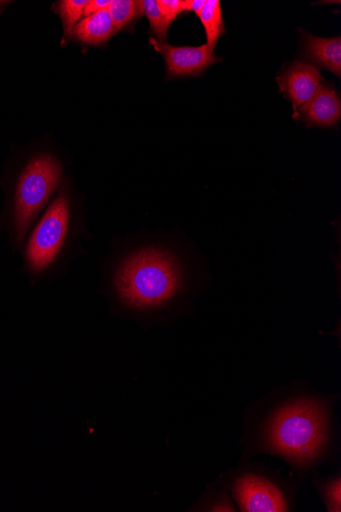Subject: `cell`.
I'll use <instances>...</instances> for the list:
<instances>
[{
  "mask_svg": "<svg viewBox=\"0 0 341 512\" xmlns=\"http://www.w3.org/2000/svg\"><path fill=\"white\" fill-rule=\"evenodd\" d=\"M99 265L106 287L122 308L154 314L184 296L198 264L182 240L138 236L113 243Z\"/></svg>",
  "mask_w": 341,
  "mask_h": 512,
  "instance_id": "cell-1",
  "label": "cell"
},
{
  "mask_svg": "<svg viewBox=\"0 0 341 512\" xmlns=\"http://www.w3.org/2000/svg\"><path fill=\"white\" fill-rule=\"evenodd\" d=\"M76 208L72 185L66 181L32 227L21 252L23 271L32 283L63 275L87 255L88 237Z\"/></svg>",
  "mask_w": 341,
  "mask_h": 512,
  "instance_id": "cell-2",
  "label": "cell"
},
{
  "mask_svg": "<svg viewBox=\"0 0 341 512\" xmlns=\"http://www.w3.org/2000/svg\"><path fill=\"white\" fill-rule=\"evenodd\" d=\"M65 167L57 153L41 150L26 158L15 173L3 224L14 254H21L39 214L62 188Z\"/></svg>",
  "mask_w": 341,
  "mask_h": 512,
  "instance_id": "cell-3",
  "label": "cell"
},
{
  "mask_svg": "<svg viewBox=\"0 0 341 512\" xmlns=\"http://www.w3.org/2000/svg\"><path fill=\"white\" fill-rule=\"evenodd\" d=\"M327 423L324 409L313 401H299L281 409L268 429V446L298 464L319 456L325 446Z\"/></svg>",
  "mask_w": 341,
  "mask_h": 512,
  "instance_id": "cell-4",
  "label": "cell"
},
{
  "mask_svg": "<svg viewBox=\"0 0 341 512\" xmlns=\"http://www.w3.org/2000/svg\"><path fill=\"white\" fill-rule=\"evenodd\" d=\"M153 48L163 56L167 79L201 77L213 65L224 59L215 55L207 44L201 46H174L150 39Z\"/></svg>",
  "mask_w": 341,
  "mask_h": 512,
  "instance_id": "cell-5",
  "label": "cell"
},
{
  "mask_svg": "<svg viewBox=\"0 0 341 512\" xmlns=\"http://www.w3.org/2000/svg\"><path fill=\"white\" fill-rule=\"evenodd\" d=\"M279 90L294 109L298 119L300 109L306 105L325 82L319 69L303 61L285 65L276 77Z\"/></svg>",
  "mask_w": 341,
  "mask_h": 512,
  "instance_id": "cell-6",
  "label": "cell"
},
{
  "mask_svg": "<svg viewBox=\"0 0 341 512\" xmlns=\"http://www.w3.org/2000/svg\"><path fill=\"white\" fill-rule=\"evenodd\" d=\"M234 492L243 511H287V503L281 491L272 483L259 477H243L236 482Z\"/></svg>",
  "mask_w": 341,
  "mask_h": 512,
  "instance_id": "cell-7",
  "label": "cell"
},
{
  "mask_svg": "<svg viewBox=\"0 0 341 512\" xmlns=\"http://www.w3.org/2000/svg\"><path fill=\"white\" fill-rule=\"evenodd\" d=\"M299 118L307 127L336 126L341 119V101L334 86L324 82L316 95L300 109Z\"/></svg>",
  "mask_w": 341,
  "mask_h": 512,
  "instance_id": "cell-8",
  "label": "cell"
},
{
  "mask_svg": "<svg viewBox=\"0 0 341 512\" xmlns=\"http://www.w3.org/2000/svg\"><path fill=\"white\" fill-rule=\"evenodd\" d=\"M303 62L341 77V38H324L300 30Z\"/></svg>",
  "mask_w": 341,
  "mask_h": 512,
  "instance_id": "cell-9",
  "label": "cell"
},
{
  "mask_svg": "<svg viewBox=\"0 0 341 512\" xmlns=\"http://www.w3.org/2000/svg\"><path fill=\"white\" fill-rule=\"evenodd\" d=\"M117 33L108 10L82 19L74 28L73 35L78 41L101 45Z\"/></svg>",
  "mask_w": 341,
  "mask_h": 512,
  "instance_id": "cell-10",
  "label": "cell"
},
{
  "mask_svg": "<svg viewBox=\"0 0 341 512\" xmlns=\"http://www.w3.org/2000/svg\"><path fill=\"white\" fill-rule=\"evenodd\" d=\"M198 17L206 32V44L215 52V48L220 38L226 32L222 7L219 0H206V5L199 13Z\"/></svg>",
  "mask_w": 341,
  "mask_h": 512,
  "instance_id": "cell-11",
  "label": "cell"
},
{
  "mask_svg": "<svg viewBox=\"0 0 341 512\" xmlns=\"http://www.w3.org/2000/svg\"><path fill=\"white\" fill-rule=\"evenodd\" d=\"M108 11L117 33L130 27L143 15L141 2H135V0H114Z\"/></svg>",
  "mask_w": 341,
  "mask_h": 512,
  "instance_id": "cell-12",
  "label": "cell"
},
{
  "mask_svg": "<svg viewBox=\"0 0 341 512\" xmlns=\"http://www.w3.org/2000/svg\"><path fill=\"white\" fill-rule=\"evenodd\" d=\"M141 7L142 14L150 22L151 32L155 35V39L166 42L172 23L168 21L160 10L157 0H143Z\"/></svg>",
  "mask_w": 341,
  "mask_h": 512,
  "instance_id": "cell-13",
  "label": "cell"
},
{
  "mask_svg": "<svg viewBox=\"0 0 341 512\" xmlns=\"http://www.w3.org/2000/svg\"><path fill=\"white\" fill-rule=\"evenodd\" d=\"M86 0H63L57 4V13L64 25V37L69 39L73 35L75 26L83 17Z\"/></svg>",
  "mask_w": 341,
  "mask_h": 512,
  "instance_id": "cell-14",
  "label": "cell"
},
{
  "mask_svg": "<svg viewBox=\"0 0 341 512\" xmlns=\"http://www.w3.org/2000/svg\"><path fill=\"white\" fill-rule=\"evenodd\" d=\"M157 3L170 23L186 12V0H157Z\"/></svg>",
  "mask_w": 341,
  "mask_h": 512,
  "instance_id": "cell-15",
  "label": "cell"
},
{
  "mask_svg": "<svg viewBox=\"0 0 341 512\" xmlns=\"http://www.w3.org/2000/svg\"><path fill=\"white\" fill-rule=\"evenodd\" d=\"M324 496L329 511L339 512L341 510V484L339 478L325 487Z\"/></svg>",
  "mask_w": 341,
  "mask_h": 512,
  "instance_id": "cell-16",
  "label": "cell"
},
{
  "mask_svg": "<svg viewBox=\"0 0 341 512\" xmlns=\"http://www.w3.org/2000/svg\"><path fill=\"white\" fill-rule=\"evenodd\" d=\"M111 5V0H90L87 2L84 8L83 17H88L95 13H99L105 10H108Z\"/></svg>",
  "mask_w": 341,
  "mask_h": 512,
  "instance_id": "cell-17",
  "label": "cell"
},
{
  "mask_svg": "<svg viewBox=\"0 0 341 512\" xmlns=\"http://www.w3.org/2000/svg\"><path fill=\"white\" fill-rule=\"evenodd\" d=\"M206 5V0H186V12H193L197 16Z\"/></svg>",
  "mask_w": 341,
  "mask_h": 512,
  "instance_id": "cell-18",
  "label": "cell"
}]
</instances>
